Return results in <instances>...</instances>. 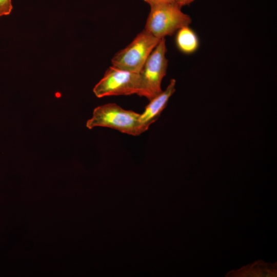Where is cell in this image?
Returning <instances> with one entry per match:
<instances>
[{
    "label": "cell",
    "instance_id": "9",
    "mask_svg": "<svg viewBox=\"0 0 277 277\" xmlns=\"http://www.w3.org/2000/svg\"><path fill=\"white\" fill-rule=\"evenodd\" d=\"M150 6L161 3L173 2L174 0H144Z\"/></svg>",
    "mask_w": 277,
    "mask_h": 277
},
{
    "label": "cell",
    "instance_id": "7",
    "mask_svg": "<svg viewBox=\"0 0 277 277\" xmlns=\"http://www.w3.org/2000/svg\"><path fill=\"white\" fill-rule=\"evenodd\" d=\"M175 41L178 49L184 54H192L199 47V38L189 26L183 27L176 32Z\"/></svg>",
    "mask_w": 277,
    "mask_h": 277
},
{
    "label": "cell",
    "instance_id": "10",
    "mask_svg": "<svg viewBox=\"0 0 277 277\" xmlns=\"http://www.w3.org/2000/svg\"><path fill=\"white\" fill-rule=\"evenodd\" d=\"M174 2L180 7L188 5L194 0H174Z\"/></svg>",
    "mask_w": 277,
    "mask_h": 277
},
{
    "label": "cell",
    "instance_id": "1",
    "mask_svg": "<svg viewBox=\"0 0 277 277\" xmlns=\"http://www.w3.org/2000/svg\"><path fill=\"white\" fill-rule=\"evenodd\" d=\"M145 29L157 38L171 35L183 27L189 26L191 17L184 13L174 1L152 5Z\"/></svg>",
    "mask_w": 277,
    "mask_h": 277
},
{
    "label": "cell",
    "instance_id": "4",
    "mask_svg": "<svg viewBox=\"0 0 277 277\" xmlns=\"http://www.w3.org/2000/svg\"><path fill=\"white\" fill-rule=\"evenodd\" d=\"M166 51L165 39L163 38L153 50L140 72L138 95L150 100L162 91L161 82L166 75L168 67Z\"/></svg>",
    "mask_w": 277,
    "mask_h": 277
},
{
    "label": "cell",
    "instance_id": "5",
    "mask_svg": "<svg viewBox=\"0 0 277 277\" xmlns=\"http://www.w3.org/2000/svg\"><path fill=\"white\" fill-rule=\"evenodd\" d=\"M140 90V73L110 67L94 86L93 92L98 98L112 95H138Z\"/></svg>",
    "mask_w": 277,
    "mask_h": 277
},
{
    "label": "cell",
    "instance_id": "8",
    "mask_svg": "<svg viewBox=\"0 0 277 277\" xmlns=\"http://www.w3.org/2000/svg\"><path fill=\"white\" fill-rule=\"evenodd\" d=\"M12 8L11 0H0V17L9 15Z\"/></svg>",
    "mask_w": 277,
    "mask_h": 277
},
{
    "label": "cell",
    "instance_id": "3",
    "mask_svg": "<svg viewBox=\"0 0 277 277\" xmlns=\"http://www.w3.org/2000/svg\"><path fill=\"white\" fill-rule=\"evenodd\" d=\"M160 39L144 29L130 44L113 56L111 60L112 66L131 72L140 73Z\"/></svg>",
    "mask_w": 277,
    "mask_h": 277
},
{
    "label": "cell",
    "instance_id": "6",
    "mask_svg": "<svg viewBox=\"0 0 277 277\" xmlns=\"http://www.w3.org/2000/svg\"><path fill=\"white\" fill-rule=\"evenodd\" d=\"M176 81L171 79L166 89L150 100L138 119L140 134L148 130L152 123L160 117L167 106L168 101L175 91Z\"/></svg>",
    "mask_w": 277,
    "mask_h": 277
},
{
    "label": "cell",
    "instance_id": "2",
    "mask_svg": "<svg viewBox=\"0 0 277 277\" xmlns=\"http://www.w3.org/2000/svg\"><path fill=\"white\" fill-rule=\"evenodd\" d=\"M140 114L125 110L114 103H109L94 109L92 117L86 126L89 129L104 127L122 133L137 136L140 135L138 119Z\"/></svg>",
    "mask_w": 277,
    "mask_h": 277
}]
</instances>
